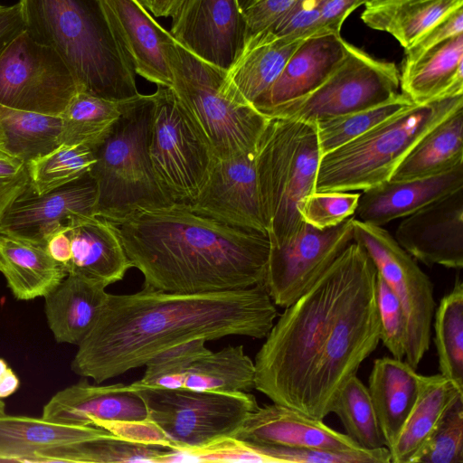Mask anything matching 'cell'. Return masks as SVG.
I'll return each instance as SVG.
<instances>
[{"instance_id": "obj_35", "label": "cell", "mask_w": 463, "mask_h": 463, "mask_svg": "<svg viewBox=\"0 0 463 463\" xmlns=\"http://www.w3.org/2000/svg\"><path fill=\"white\" fill-rule=\"evenodd\" d=\"M0 131L6 153L26 165L61 145L62 121L60 116L0 104Z\"/></svg>"}, {"instance_id": "obj_40", "label": "cell", "mask_w": 463, "mask_h": 463, "mask_svg": "<svg viewBox=\"0 0 463 463\" xmlns=\"http://www.w3.org/2000/svg\"><path fill=\"white\" fill-rule=\"evenodd\" d=\"M341 420L345 434L364 449L386 447L367 386L355 375L335 395L330 413Z\"/></svg>"}, {"instance_id": "obj_16", "label": "cell", "mask_w": 463, "mask_h": 463, "mask_svg": "<svg viewBox=\"0 0 463 463\" xmlns=\"http://www.w3.org/2000/svg\"><path fill=\"white\" fill-rule=\"evenodd\" d=\"M169 33L192 54L227 71L246 43L240 0H184Z\"/></svg>"}, {"instance_id": "obj_30", "label": "cell", "mask_w": 463, "mask_h": 463, "mask_svg": "<svg viewBox=\"0 0 463 463\" xmlns=\"http://www.w3.org/2000/svg\"><path fill=\"white\" fill-rule=\"evenodd\" d=\"M113 435L96 426L60 423L43 417L0 415V461L33 462L42 451Z\"/></svg>"}, {"instance_id": "obj_62", "label": "cell", "mask_w": 463, "mask_h": 463, "mask_svg": "<svg viewBox=\"0 0 463 463\" xmlns=\"http://www.w3.org/2000/svg\"><path fill=\"white\" fill-rule=\"evenodd\" d=\"M254 0H240V4H241V6L250 3V2H252Z\"/></svg>"}, {"instance_id": "obj_33", "label": "cell", "mask_w": 463, "mask_h": 463, "mask_svg": "<svg viewBox=\"0 0 463 463\" xmlns=\"http://www.w3.org/2000/svg\"><path fill=\"white\" fill-rule=\"evenodd\" d=\"M361 19L370 28L393 36L404 48L448 14L463 0H367Z\"/></svg>"}, {"instance_id": "obj_39", "label": "cell", "mask_w": 463, "mask_h": 463, "mask_svg": "<svg viewBox=\"0 0 463 463\" xmlns=\"http://www.w3.org/2000/svg\"><path fill=\"white\" fill-rule=\"evenodd\" d=\"M439 373L463 390V283L457 279L434 312Z\"/></svg>"}, {"instance_id": "obj_34", "label": "cell", "mask_w": 463, "mask_h": 463, "mask_svg": "<svg viewBox=\"0 0 463 463\" xmlns=\"http://www.w3.org/2000/svg\"><path fill=\"white\" fill-rule=\"evenodd\" d=\"M463 165V108L429 131L397 166L390 182L428 178Z\"/></svg>"}, {"instance_id": "obj_20", "label": "cell", "mask_w": 463, "mask_h": 463, "mask_svg": "<svg viewBox=\"0 0 463 463\" xmlns=\"http://www.w3.org/2000/svg\"><path fill=\"white\" fill-rule=\"evenodd\" d=\"M136 74L156 85L173 86L168 50L174 38L139 0H101Z\"/></svg>"}, {"instance_id": "obj_14", "label": "cell", "mask_w": 463, "mask_h": 463, "mask_svg": "<svg viewBox=\"0 0 463 463\" xmlns=\"http://www.w3.org/2000/svg\"><path fill=\"white\" fill-rule=\"evenodd\" d=\"M78 91L62 58L24 30L0 55V104L61 116Z\"/></svg>"}, {"instance_id": "obj_19", "label": "cell", "mask_w": 463, "mask_h": 463, "mask_svg": "<svg viewBox=\"0 0 463 463\" xmlns=\"http://www.w3.org/2000/svg\"><path fill=\"white\" fill-rule=\"evenodd\" d=\"M394 239L425 265L463 267V188L403 217Z\"/></svg>"}, {"instance_id": "obj_44", "label": "cell", "mask_w": 463, "mask_h": 463, "mask_svg": "<svg viewBox=\"0 0 463 463\" xmlns=\"http://www.w3.org/2000/svg\"><path fill=\"white\" fill-rule=\"evenodd\" d=\"M245 444L269 458L270 463H391L390 452L386 447L376 449L333 450Z\"/></svg>"}, {"instance_id": "obj_23", "label": "cell", "mask_w": 463, "mask_h": 463, "mask_svg": "<svg viewBox=\"0 0 463 463\" xmlns=\"http://www.w3.org/2000/svg\"><path fill=\"white\" fill-rule=\"evenodd\" d=\"M346 42L337 33L305 38L284 69L253 107L264 115L268 110L304 96L321 84L345 54Z\"/></svg>"}, {"instance_id": "obj_28", "label": "cell", "mask_w": 463, "mask_h": 463, "mask_svg": "<svg viewBox=\"0 0 463 463\" xmlns=\"http://www.w3.org/2000/svg\"><path fill=\"white\" fill-rule=\"evenodd\" d=\"M400 87L416 105L463 95V33L441 43L416 62L402 66Z\"/></svg>"}, {"instance_id": "obj_32", "label": "cell", "mask_w": 463, "mask_h": 463, "mask_svg": "<svg viewBox=\"0 0 463 463\" xmlns=\"http://www.w3.org/2000/svg\"><path fill=\"white\" fill-rule=\"evenodd\" d=\"M463 398V390L440 373L421 375L417 399L393 445L391 463H410L449 408Z\"/></svg>"}, {"instance_id": "obj_12", "label": "cell", "mask_w": 463, "mask_h": 463, "mask_svg": "<svg viewBox=\"0 0 463 463\" xmlns=\"http://www.w3.org/2000/svg\"><path fill=\"white\" fill-rule=\"evenodd\" d=\"M399 88L400 71L394 62L373 58L346 42L345 57L321 84L264 115L316 123L383 103L395 97Z\"/></svg>"}, {"instance_id": "obj_3", "label": "cell", "mask_w": 463, "mask_h": 463, "mask_svg": "<svg viewBox=\"0 0 463 463\" xmlns=\"http://www.w3.org/2000/svg\"><path fill=\"white\" fill-rule=\"evenodd\" d=\"M353 241L319 279L285 307L255 356V388L273 402L302 411L308 379L349 279Z\"/></svg>"}, {"instance_id": "obj_10", "label": "cell", "mask_w": 463, "mask_h": 463, "mask_svg": "<svg viewBox=\"0 0 463 463\" xmlns=\"http://www.w3.org/2000/svg\"><path fill=\"white\" fill-rule=\"evenodd\" d=\"M131 386L144 401L147 419L165 435L171 449L189 453L235 438L258 407L248 392H222L187 388Z\"/></svg>"}, {"instance_id": "obj_58", "label": "cell", "mask_w": 463, "mask_h": 463, "mask_svg": "<svg viewBox=\"0 0 463 463\" xmlns=\"http://www.w3.org/2000/svg\"><path fill=\"white\" fill-rule=\"evenodd\" d=\"M20 386V381L12 368L0 379V399L14 394Z\"/></svg>"}, {"instance_id": "obj_46", "label": "cell", "mask_w": 463, "mask_h": 463, "mask_svg": "<svg viewBox=\"0 0 463 463\" xmlns=\"http://www.w3.org/2000/svg\"><path fill=\"white\" fill-rule=\"evenodd\" d=\"M360 193L313 192L298 206L302 220L320 230L334 227L354 216Z\"/></svg>"}, {"instance_id": "obj_59", "label": "cell", "mask_w": 463, "mask_h": 463, "mask_svg": "<svg viewBox=\"0 0 463 463\" xmlns=\"http://www.w3.org/2000/svg\"><path fill=\"white\" fill-rule=\"evenodd\" d=\"M9 368L7 363L3 358H0V379L6 373Z\"/></svg>"}, {"instance_id": "obj_21", "label": "cell", "mask_w": 463, "mask_h": 463, "mask_svg": "<svg viewBox=\"0 0 463 463\" xmlns=\"http://www.w3.org/2000/svg\"><path fill=\"white\" fill-rule=\"evenodd\" d=\"M251 444L290 448L355 450L359 447L345 433L296 409L273 402L259 406L246 418L235 438Z\"/></svg>"}, {"instance_id": "obj_13", "label": "cell", "mask_w": 463, "mask_h": 463, "mask_svg": "<svg viewBox=\"0 0 463 463\" xmlns=\"http://www.w3.org/2000/svg\"><path fill=\"white\" fill-rule=\"evenodd\" d=\"M354 241L372 259L377 273L398 298L407 321L405 361L417 369L430 348L435 312L433 284L391 233L354 217Z\"/></svg>"}, {"instance_id": "obj_37", "label": "cell", "mask_w": 463, "mask_h": 463, "mask_svg": "<svg viewBox=\"0 0 463 463\" xmlns=\"http://www.w3.org/2000/svg\"><path fill=\"white\" fill-rule=\"evenodd\" d=\"M236 392L255 388V364L242 345H228L197 359L186 371L183 387Z\"/></svg>"}, {"instance_id": "obj_41", "label": "cell", "mask_w": 463, "mask_h": 463, "mask_svg": "<svg viewBox=\"0 0 463 463\" xmlns=\"http://www.w3.org/2000/svg\"><path fill=\"white\" fill-rule=\"evenodd\" d=\"M402 92L370 108L316 122L320 155L323 156L360 137L411 105Z\"/></svg>"}, {"instance_id": "obj_18", "label": "cell", "mask_w": 463, "mask_h": 463, "mask_svg": "<svg viewBox=\"0 0 463 463\" xmlns=\"http://www.w3.org/2000/svg\"><path fill=\"white\" fill-rule=\"evenodd\" d=\"M257 148L217 158L202 193L189 210L221 222L267 234L257 174Z\"/></svg>"}, {"instance_id": "obj_54", "label": "cell", "mask_w": 463, "mask_h": 463, "mask_svg": "<svg viewBox=\"0 0 463 463\" xmlns=\"http://www.w3.org/2000/svg\"><path fill=\"white\" fill-rule=\"evenodd\" d=\"M367 0H324L316 34H340L342 25L349 14Z\"/></svg>"}, {"instance_id": "obj_22", "label": "cell", "mask_w": 463, "mask_h": 463, "mask_svg": "<svg viewBox=\"0 0 463 463\" xmlns=\"http://www.w3.org/2000/svg\"><path fill=\"white\" fill-rule=\"evenodd\" d=\"M42 417L69 425L93 426L101 420H143L147 411L129 385L79 382L57 392L43 406Z\"/></svg>"}, {"instance_id": "obj_57", "label": "cell", "mask_w": 463, "mask_h": 463, "mask_svg": "<svg viewBox=\"0 0 463 463\" xmlns=\"http://www.w3.org/2000/svg\"><path fill=\"white\" fill-rule=\"evenodd\" d=\"M156 17H169L179 8L184 0H139Z\"/></svg>"}, {"instance_id": "obj_1", "label": "cell", "mask_w": 463, "mask_h": 463, "mask_svg": "<svg viewBox=\"0 0 463 463\" xmlns=\"http://www.w3.org/2000/svg\"><path fill=\"white\" fill-rule=\"evenodd\" d=\"M264 284L180 294L142 288L109 294L93 327L78 345L71 371L98 383L145 366L182 343L229 335L261 339L278 316Z\"/></svg>"}, {"instance_id": "obj_53", "label": "cell", "mask_w": 463, "mask_h": 463, "mask_svg": "<svg viewBox=\"0 0 463 463\" xmlns=\"http://www.w3.org/2000/svg\"><path fill=\"white\" fill-rule=\"evenodd\" d=\"M195 461L261 462L269 459L251 449L247 444L233 439H225L213 445L191 453Z\"/></svg>"}, {"instance_id": "obj_24", "label": "cell", "mask_w": 463, "mask_h": 463, "mask_svg": "<svg viewBox=\"0 0 463 463\" xmlns=\"http://www.w3.org/2000/svg\"><path fill=\"white\" fill-rule=\"evenodd\" d=\"M463 188V165L428 178L386 181L360 193L355 219L383 226Z\"/></svg>"}, {"instance_id": "obj_55", "label": "cell", "mask_w": 463, "mask_h": 463, "mask_svg": "<svg viewBox=\"0 0 463 463\" xmlns=\"http://www.w3.org/2000/svg\"><path fill=\"white\" fill-rule=\"evenodd\" d=\"M25 30L21 5L0 6V55Z\"/></svg>"}, {"instance_id": "obj_2", "label": "cell", "mask_w": 463, "mask_h": 463, "mask_svg": "<svg viewBox=\"0 0 463 463\" xmlns=\"http://www.w3.org/2000/svg\"><path fill=\"white\" fill-rule=\"evenodd\" d=\"M143 288L194 294L264 284L267 234L234 227L184 205L137 212L110 222Z\"/></svg>"}, {"instance_id": "obj_42", "label": "cell", "mask_w": 463, "mask_h": 463, "mask_svg": "<svg viewBox=\"0 0 463 463\" xmlns=\"http://www.w3.org/2000/svg\"><path fill=\"white\" fill-rule=\"evenodd\" d=\"M95 162L93 149L83 145H61L26 164L30 187L42 194L90 173Z\"/></svg>"}, {"instance_id": "obj_60", "label": "cell", "mask_w": 463, "mask_h": 463, "mask_svg": "<svg viewBox=\"0 0 463 463\" xmlns=\"http://www.w3.org/2000/svg\"><path fill=\"white\" fill-rule=\"evenodd\" d=\"M4 156H9L6 153V151L5 150L4 146L0 144V157H4Z\"/></svg>"}, {"instance_id": "obj_47", "label": "cell", "mask_w": 463, "mask_h": 463, "mask_svg": "<svg viewBox=\"0 0 463 463\" xmlns=\"http://www.w3.org/2000/svg\"><path fill=\"white\" fill-rule=\"evenodd\" d=\"M376 301L380 319V341L396 359L406 351L407 321L402 307L385 281L377 273Z\"/></svg>"}, {"instance_id": "obj_17", "label": "cell", "mask_w": 463, "mask_h": 463, "mask_svg": "<svg viewBox=\"0 0 463 463\" xmlns=\"http://www.w3.org/2000/svg\"><path fill=\"white\" fill-rule=\"evenodd\" d=\"M97 186L90 173L39 194L30 185L11 203L0 222V233L44 246L55 232L66 230L78 216L96 215Z\"/></svg>"}, {"instance_id": "obj_31", "label": "cell", "mask_w": 463, "mask_h": 463, "mask_svg": "<svg viewBox=\"0 0 463 463\" xmlns=\"http://www.w3.org/2000/svg\"><path fill=\"white\" fill-rule=\"evenodd\" d=\"M0 272L14 298L45 297L68 274L42 245L0 233Z\"/></svg>"}, {"instance_id": "obj_48", "label": "cell", "mask_w": 463, "mask_h": 463, "mask_svg": "<svg viewBox=\"0 0 463 463\" xmlns=\"http://www.w3.org/2000/svg\"><path fill=\"white\" fill-rule=\"evenodd\" d=\"M324 0H298L269 30L277 37L307 38L315 35Z\"/></svg>"}, {"instance_id": "obj_26", "label": "cell", "mask_w": 463, "mask_h": 463, "mask_svg": "<svg viewBox=\"0 0 463 463\" xmlns=\"http://www.w3.org/2000/svg\"><path fill=\"white\" fill-rule=\"evenodd\" d=\"M106 288L81 275L68 273L43 297L47 324L57 343H81L107 301Z\"/></svg>"}, {"instance_id": "obj_43", "label": "cell", "mask_w": 463, "mask_h": 463, "mask_svg": "<svg viewBox=\"0 0 463 463\" xmlns=\"http://www.w3.org/2000/svg\"><path fill=\"white\" fill-rule=\"evenodd\" d=\"M206 342L197 338L163 351L146 364L143 377L135 383L147 387L182 388L184 376L191 364L211 352L205 346Z\"/></svg>"}, {"instance_id": "obj_63", "label": "cell", "mask_w": 463, "mask_h": 463, "mask_svg": "<svg viewBox=\"0 0 463 463\" xmlns=\"http://www.w3.org/2000/svg\"><path fill=\"white\" fill-rule=\"evenodd\" d=\"M0 144L3 146V143H2V136H1V131H0Z\"/></svg>"}, {"instance_id": "obj_6", "label": "cell", "mask_w": 463, "mask_h": 463, "mask_svg": "<svg viewBox=\"0 0 463 463\" xmlns=\"http://www.w3.org/2000/svg\"><path fill=\"white\" fill-rule=\"evenodd\" d=\"M463 108V95L411 104L360 137L321 156L316 192H356L389 181L411 149Z\"/></svg>"}, {"instance_id": "obj_49", "label": "cell", "mask_w": 463, "mask_h": 463, "mask_svg": "<svg viewBox=\"0 0 463 463\" xmlns=\"http://www.w3.org/2000/svg\"><path fill=\"white\" fill-rule=\"evenodd\" d=\"M463 33V7L457 9L435 24L414 43L404 49L402 66L416 62L426 52L452 36Z\"/></svg>"}, {"instance_id": "obj_25", "label": "cell", "mask_w": 463, "mask_h": 463, "mask_svg": "<svg viewBox=\"0 0 463 463\" xmlns=\"http://www.w3.org/2000/svg\"><path fill=\"white\" fill-rule=\"evenodd\" d=\"M67 233L71 247V258L65 266L68 273L108 287L121 280L132 268L118 233L107 220L97 215L75 217Z\"/></svg>"}, {"instance_id": "obj_29", "label": "cell", "mask_w": 463, "mask_h": 463, "mask_svg": "<svg viewBox=\"0 0 463 463\" xmlns=\"http://www.w3.org/2000/svg\"><path fill=\"white\" fill-rule=\"evenodd\" d=\"M420 381L421 374L403 359L384 356L373 362L367 389L388 449L417 399Z\"/></svg>"}, {"instance_id": "obj_38", "label": "cell", "mask_w": 463, "mask_h": 463, "mask_svg": "<svg viewBox=\"0 0 463 463\" xmlns=\"http://www.w3.org/2000/svg\"><path fill=\"white\" fill-rule=\"evenodd\" d=\"M171 450L110 435L42 451L33 462H160Z\"/></svg>"}, {"instance_id": "obj_27", "label": "cell", "mask_w": 463, "mask_h": 463, "mask_svg": "<svg viewBox=\"0 0 463 463\" xmlns=\"http://www.w3.org/2000/svg\"><path fill=\"white\" fill-rule=\"evenodd\" d=\"M304 39L277 37L269 32L249 39L239 58L226 71L228 92L239 102L253 107L278 79Z\"/></svg>"}, {"instance_id": "obj_9", "label": "cell", "mask_w": 463, "mask_h": 463, "mask_svg": "<svg viewBox=\"0 0 463 463\" xmlns=\"http://www.w3.org/2000/svg\"><path fill=\"white\" fill-rule=\"evenodd\" d=\"M173 86L216 158L257 148L269 118L242 104L227 90L226 71L197 58L175 39L168 50Z\"/></svg>"}, {"instance_id": "obj_64", "label": "cell", "mask_w": 463, "mask_h": 463, "mask_svg": "<svg viewBox=\"0 0 463 463\" xmlns=\"http://www.w3.org/2000/svg\"><path fill=\"white\" fill-rule=\"evenodd\" d=\"M1 6V5H0Z\"/></svg>"}, {"instance_id": "obj_5", "label": "cell", "mask_w": 463, "mask_h": 463, "mask_svg": "<svg viewBox=\"0 0 463 463\" xmlns=\"http://www.w3.org/2000/svg\"><path fill=\"white\" fill-rule=\"evenodd\" d=\"M376 286L377 269L359 243L349 279L311 371L301 412L323 420L330 413L340 387L377 348L381 326Z\"/></svg>"}, {"instance_id": "obj_51", "label": "cell", "mask_w": 463, "mask_h": 463, "mask_svg": "<svg viewBox=\"0 0 463 463\" xmlns=\"http://www.w3.org/2000/svg\"><path fill=\"white\" fill-rule=\"evenodd\" d=\"M93 426L103 428L125 439L171 449L163 431L149 419L143 420H96Z\"/></svg>"}, {"instance_id": "obj_50", "label": "cell", "mask_w": 463, "mask_h": 463, "mask_svg": "<svg viewBox=\"0 0 463 463\" xmlns=\"http://www.w3.org/2000/svg\"><path fill=\"white\" fill-rule=\"evenodd\" d=\"M298 1L254 0L242 5L241 8L246 23V42L269 30Z\"/></svg>"}, {"instance_id": "obj_4", "label": "cell", "mask_w": 463, "mask_h": 463, "mask_svg": "<svg viewBox=\"0 0 463 463\" xmlns=\"http://www.w3.org/2000/svg\"><path fill=\"white\" fill-rule=\"evenodd\" d=\"M25 31L53 49L78 90L115 100L140 95L136 73L101 0H20Z\"/></svg>"}, {"instance_id": "obj_36", "label": "cell", "mask_w": 463, "mask_h": 463, "mask_svg": "<svg viewBox=\"0 0 463 463\" xmlns=\"http://www.w3.org/2000/svg\"><path fill=\"white\" fill-rule=\"evenodd\" d=\"M132 99L115 100L78 90L60 116L61 145H83L94 149L109 135Z\"/></svg>"}, {"instance_id": "obj_45", "label": "cell", "mask_w": 463, "mask_h": 463, "mask_svg": "<svg viewBox=\"0 0 463 463\" xmlns=\"http://www.w3.org/2000/svg\"><path fill=\"white\" fill-rule=\"evenodd\" d=\"M410 463H463V398L449 408Z\"/></svg>"}, {"instance_id": "obj_61", "label": "cell", "mask_w": 463, "mask_h": 463, "mask_svg": "<svg viewBox=\"0 0 463 463\" xmlns=\"http://www.w3.org/2000/svg\"><path fill=\"white\" fill-rule=\"evenodd\" d=\"M5 413V402L0 399V415H3Z\"/></svg>"}, {"instance_id": "obj_52", "label": "cell", "mask_w": 463, "mask_h": 463, "mask_svg": "<svg viewBox=\"0 0 463 463\" xmlns=\"http://www.w3.org/2000/svg\"><path fill=\"white\" fill-rule=\"evenodd\" d=\"M29 184L25 164L12 156L0 157V222L11 203Z\"/></svg>"}, {"instance_id": "obj_56", "label": "cell", "mask_w": 463, "mask_h": 463, "mask_svg": "<svg viewBox=\"0 0 463 463\" xmlns=\"http://www.w3.org/2000/svg\"><path fill=\"white\" fill-rule=\"evenodd\" d=\"M45 248L54 260L66 266L71 258V240L67 229L52 233L47 239Z\"/></svg>"}, {"instance_id": "obj_15", "label": "cell", "mask_w": 463, "mask_h": 463, "mask_svg": "<svg viewBox=\"0 0 463 463\" xmlns=\"http://www.w3.org/2000/svg\"><path fill=\"white\" fill-rule=\"evenodd\" d=\"M353 219L324 230L306 223L283 245L270 246L264 285L276 306L295 302L354 241Z\"/></svg>"}, {"instance_id": "obj_8", "label": "cell", "mask_w": 463, "mask_h": 463, "mask_svg": "<svg viewBox=\"0 0 463 463\" xmlns=\"http://www.w3.org/2000/svg\"><path fill=\"white\" fill-rule=\"evenodd\" d=\"M321 155L315 122L269 118L257 146L262 212L271 247L303 228L298 206L315 192Z\"/></svg>"}, {"instance_id": "obj_11", "label": "cell", "mask_w": 463, "mask_h": 463, "mask_svg": "<svg viewBox=\"0 0 463 463\" xmlns=\"http://www.w3.org/2000/svg\"><path fill=\"white\" fill-rule=\"evenodd\" d=\"M150 96L148 152L155 175L174 204L189 206L204 188L217 158L172 87L157 85Z\"/></svg>"}, {"instance_id": "obj_7", "label": "cell", "mask_w": 463, "mask_h": 463, "mask_svg": "<svg viewBox=\"0 0 463 463\" xmlns=\"http://www.w3.org/2000/svg\"><path fill=\"white\" fill-rule=\"evenodd\" d=\"M153 101L133 99L94 149L90 171L97 186L96 215L109 222L174 204L161 188L148 152Z\"/></svg>"}]
</instances>
